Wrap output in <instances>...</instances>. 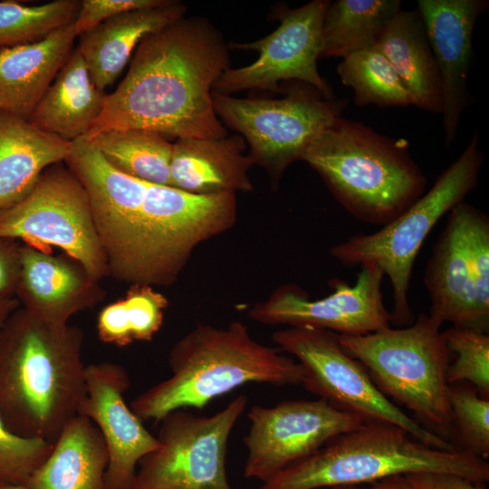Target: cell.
Listing matches in <instances>:
<instances>
[{"mask_svg": "<svg viewBox=\"0 0 489 489\" xmlns=\"http://www.w3.org/2000/svg\"><path fill=\"white\" fill-rule=\"evenodd\" d=\"M83 332L23 307L0 330V416L14 434L54 443L87 394Z\"/></svg>", "mask_w": 489, "mask_h": 489, "instance_id": "obj_3", "label": "cell"}, {"mask_svg": "<svg viewBox=\"0 0 489 489\" xmlns=\"http://www.w3.org/2000/svg\"><path fill=\"white\" fill-rule=\"evenodd\" d=\"M483 161L475 129L457 159L405 212L377 232L357 234L331 249L332 257L346 266L374 264L382 269L392 287L391 322L413 323L408 295L416 258L438 220L475 188Z\"/></svg>", "mask_w": 489, "mask_h": 489, "instance_id": "obj_8", "label": "cell"}, {"mask_svg": "<svg viewBox=\"0 0 489 489\" xmlns=\"http://www.w3.org/2000/svg\"><path fill=\"white\" fill-rule=\"evenodd\" d=\"M384 276L380 267L365 264L355 284L332 280L334 291L318 300L296 284L282 285L252 306L248 317L264 325L308 326L350 336L376 332L391 323L381 291Z\"/></svg>", "mask_w": 489, "mask_h": 489, "instance_id": "obj_15", "label": "cell"}, {"mask_svg": "<svg viewBox=\"0 0 489 489\" xmlns=\"http://www.w3.org/2000/svg\"><path fill=\"white\" fill-rule=\"evenodd\" d=\"M413 489H486L482 482H475L462 475L418 472L405 475Z\"/></svg>", "mask_w": 489, "mask_h": 489, "instance_id": "obj_36", "label": "cell"}, {"mask_svg": "<svg viewBox=\"0 0 489 489\" xmlns=\"http://www.w3.org/2000/svg\"><path fill=\"white\" fill-rule=\"evenodd\" d=\"M454 360L446 370L448 384L467 382L489 398V334L452 326L441 331Z\"/></svg>", "mask_w": 489, "mask_h": 489, "instance_id": "obj_33", "label": "cell"}, {"mask_svg": "<svg viewBox=\"0 0 489 489\" xmlns=\"http://www.w3.org/2000/svg\"><path fill=\"white\" fill-rule=\"evenodd\" d=\"M0 489H28L24 484H0Z\"/></svg>", "mask_w": 489, "mask_h": 489, "instance_id": "obj_40", "label": "cell"}, {"mask_svg": "<svg viewBox=\"0 0 489 489\" xmlns=\"http://www.w3.org/2000/svg\"><path fill=\"white\" fill-rule=\"evenodd\" d=\"M109 454L88 417L77 415L63 427L46 460L24 484L28 489H107Z\"/></svg>", "mask_w": 489, "mask_h": 489, "instance_id": "obj_25", "label": "cell"}, {"mask_svg": "<svg viewBox=\"0 0 489 489\" xmlns=\"http://www.w3.org/2000/svg\"><path fill=\"white\" fill-rule=\"evenodd\" d=\"M81 1L53 0L40 5L0 1V47L39 41L74 22Z\"/></svg>", "mask_w": 489, "mask_h": 489, "instance_id": "obj_31", "label": "cell"}, {"mask_svg": "<svg viewBox=\"0 0 489 489\" xmlns=\"http://www.w3.org/2000/svg\"><path fill=\"white\" fill-rule=\"evenodd\" d=\"M464 201L448 213L447 223L433 247L425 269L429 294V316L441 325L488 333L489 309L480 302L469 263L464 219Z\"/></svg>", "mask_w": 489, "mask_h": 489, "instance_id": "obj_18", "label": "cell"}, {"mask_svg": "<svg viewBox=\"0 0 489 489\" xmlns=\"http://www.w3.org/2000/svg\"><path fill=\"white\" fill-rule=\"evenodd\" d=\"M73 22L44 38L0 49V110L29 120L72 52Z\"/></svg>", "mask_w": 489, "mask_h": 489, "instance_id": "obj_20", "label": "cell"}, {"mask_svg": "<svg viewBox=\"0 0 489 489\" xmlns=\"http://www.w3.org/2000/svg\"><path fill=\"white\" fill-rule=\"evenodd\" d=\"M400 0H337L330 2L321 26L320 58H344L375 48Z\"/></svg>", "mask_w": 489, "mask_h": 489, "instance_id": "obj_27", "label": "cell"}, {"mask_svg": "<svg viewBox=\"0 0 489 489\" xmlns=\"http://www.w3.org/2000/svg\"><path fill=\"white\" fill-rule=\"evenodd\" d=\"M229 62L228 46L212 24L181 17L140 41L126 76L82 138L129 129L177 139L226 137L212 91Z\"/></svg>", "mask_w": 489, "mask_h": 489, "instance_id": "obj_1", "label": "cell"}, {"mask_svg": "<svg viewBox=\"0 0 489 489\" xmlns=\"http://www.w3.org/2000/svg\"><path fill=\"white\" fill-rule=\"evenodd\" d=\"M166 0H83L73 22L80 36L101 22L133 10L154 7Z\"/></svg>", "mask_w": 489, "mask_h": 489, "instance_id": "obj_35", "label": "cell"}, {"mask_svg": "<svg viewBox=\"0 0 489 489\" xmlns=\"http://www.w3.org/2000/svg\"><path fill=\"white\" fill-rule=\"evenodd\" d=\"M331 1L313 0L291 9H280L278 27L267 36L231 48L253 50L258 59L241 68H228L216 81L213 91L230 95L245 90L280 91L279 83L295 81L311 85L326 99L334 93L318 71L321 26Z\"/></svg>", "mask_w": 489, "mask_h": 489, "instance_id": "obj_13", "label": "cell"}, {"mask_svg": "<svg viewBox=\"0 0 489 489\" xmlns=\"http://www.w3.org/2000/svg\"><path fill=\"white\" fill-rule=\"evenodd\" d=\"M244 138L177 139L170 161L171 187L195 195L250 192L248 176L254 165L244 155Z\"/></svg>", "mask_w": 489, "mask_h": 489, "instance_id": "obj_21", "label": "cell"}, {"mask_svg": "<svg viewBox=\"0 0 489 489\" xmlns=\"http://www.w3.org/2000/svg\"><path fill=\"white\" fill-rule=\"evenodd\" d=\"M301 160L321 176L348 213L367 224L390 223L427 186L407 139L340 116L312 140Z\"/></svg>", "mask_w": 489, "mask_h": 489, "instance_id": "obj_5", "label": "cell"}, {"mask_svg": "<svg viewBox=\"0 0 489 489\" xmlns=\"http://www.w3.org/2000/svg\"><path fill=\"white\" fill-rule=\"evenodd\" d=\"M20 306L15 296L0 297V330L9 316Z\"/></svg>", "mask_w": 489, "mask_h": 489, "instance_id": "obj_39", "label": "cell"}, {"mask_svg": "<svg viewBox=\"0 0 489 489\" xmlns=\"http://www.w3.org/2000/svg\"><path fill=\"white\" fill-rule=\"evenodd\" d=\"M331 489H348V486H333Z\"/></svg>", "mask_w": 489, "mask_h": 489, "instance_id": "obj_41", "label": "cell"}, {"mask_svg": "<svg viewBox=\"0 0 489 489\" xmlns=\"http://www.w3.org/2000/svg\"><path fill=\"white\" fill-rule=\"evenodd\" d=\"M348 489H413L405 475H393L371 483L369 487L348 486Z\"/></svg>", "mask_w": 489, "mask_h": 489, "instance_id": "obj_38", "label": "cell"}, {"mask_svg": "<svg viewBox=\"0 0 489 489\" xmlns=\"http://www.w3.org/2000/svg\"><path fill=\"white\" fill-rule=\"evenodd\" d=\"M20 246L16 240L0 237V297L14 296L20 268Z\"/></svg>", "mask_w": 489, "mask_h": 489, "instance_id": "obj_37", "label": "cell"}, {"mask_svg": "<svg viewBox=\"0 0 489 489\" xmlns=\"http://www.w3.org/2000/svg\"><path fill=\"white\" fill-rule=\"evenodd\" d=\"M107 94L94 84L78 48L57 73L28 120L64 140L84 137L102 112Z\"/></svg>", "mask_w": 489, "mask_h": 489, "instance_id": "obj_24", "label": "cell"}, {"mask_svg": "<svg viewBox=\"0 0 489 489\" xmlns=\"http://www.w3.org/2000/svg\"><path fill=\"white\" fill-rule=\"evenodd\" d=\"M186 12L182 3L166 0L158 6L118 14L82 34L77 48L97 88L105 91L115 82L146 35L180 19Z\"/></svg>", "mask_w": 489, "mask_h": 489, "instance_id": "obj_22", "label": "cell"}, {"mask_svg": "<svg viewBox=\"0 0 489 489\" xmlns=\"http://www.w3.org/2000/svg\"><path fill=\"white\" fill-rule=\"evenodd\" d=\"M441 326L420 313L405 328L359 336L338 334V340L384 396L405 406L426 429L455 446L446 380L453 357Z\"/></svg>", "mask_w": 489, "mask_h": 489, "instance_id": "obj_7", "label": "cell"}, {"mask_svg": "<svg viewBox=\"0 0 489 489\" xmlns=\"http://www.w3.org/2000/svg\"><path fill=\"white\" fill-rule=\"evenodd\" d=\"M455 443L483 459L489 456V398L467 382L449 384Z\"/></svg>", "mask_w": 489, "mask_h": 489, "instance_id": "obj_32", "label": "cell"}, {"mask_svg": "<svg viewBox=\"0 0 489 489\" xmlns=\"http://www.w3.org/2000/svg\"><path fill=\"white\" fill-rule=\"evenodd\" d=\"M248 398L239 395L212 416L177 409L158 422L159 446L139 462L131 489H232L225 456Z\"/></svg>", "mask_w": 489, "mask_h": 489, "instance_id": "obj_12", "label": "cell"}, {"mask_svg": "<svg viewBox=\"0 0 489 489\" xmlns=\"http://www.w3.org/2000/svg\"><path fill=\"white\" fill-rule=\"evenodd\" d=\"M102 295L98 282L81 265L21 244L14 296L39 319L55 326L67 325L72 315L94 306Z\"/></svg>", "mask_w": 489, "mask_h": 489, "instance_id": "obj_19", "label": "cell"}, {"mask_svg": "<svg viewBox=\"0 0 489 489\" xmlns=\"http://www.w3.org/2000/svg\"><path fill=\"white\" fill-rule=\"evenodd\" d=\"M168 365L171 376L130 403L142 422L158 423L177 409H203L247 383L302 385L304 379L298 361L254 340L240 321L225 328L198 323L173 346Z\"/></svg>", "mask_w": 489, "mask_h": 489, "instance_id": "obj_4", "label": "cell"}, {"mask_svg": "<svg viewBox=\"0 0 489 489\" xmlns=\"http://www.w3.org/2000/svg\"><path fill=\"white\" fill-rule=\"evenodd\" d=\"M168 301L152 286L133 284L124 298L106 305L97 319V334L104 343L125 347L149 341L160 330Z\"/></svg>", "mask_w": 489, "mask_h": 489, "instance_id": "obj_29", "label": "cell"}, {"mask_svg": "<svg viewBox=\"0 0 489 489\" xmlns=\"http://www.w3.org/2000/svg\"><path fill=\"white\" fill-rule=\"evenodd\" d=\"M376 48L388 59L414 101V106L441 112L440 77L425 25L417 10H400Z\"/></svg>", "mask_w": 489, "mask_h": 489, "instance_id": "obj_26", "label": "cell"}, {"mask_svg": "<svg viewBox=\"0 0 489 489\" xmlns=\"http://www.w3.org/2000/svg\"><path fill=\"white\" fill-rule=\"evenodd\" d=\"M88 141L122 173L149 183L171 187L173 143L165 136L146 129H113Z\"/></svg>", "mask_w": 489, "mask_h": 489, "instance_id": "obj_28", "label": "cell"}, {"mask_svg": "<svg viewBox=\"0 0 489 489\" xmlns=\"http://www.w3.org/2000/svg\"><path fill=\"white\" fill-rule=\"evenodd\" d=\"M85 379L87 394L78 415L90 418L105 441L109 454L106 487L131 489L136 465L159 442L124 400L130 380L121 365L110 361L88 365Z\"/></svg>", "mask_w": 489, "mask_h": 489, "instance_id": "obj_16", "label": "cell"}, {"mask_svg": "<svg viewBox=\"0 0 489 489\" xmlns=\"http://www.w3.org/2000/svg\"><path fill=\"white\" fill-rule=\"evenodd\" d=\"M338 75L353 90L358 106L407 107L414 101L388 59L375 47L353 53L337 66Z\"/></svg>", "mask_w": 489, "mask_h": 489, "instance_id": "obj_30", "label": "cell"}, {"mask_svg": "<svg viewBox=\"0 0 489 489\" xmlns=\"http://www.w3.org/2000/svg\"><path fill=\"white\" fill-rule=\"evenodd\" d=\"M216 114L243 135L254 164L265 169L273 189L285 169L301 160L312 140L331 125L348 101L326 99L315 88L296 82L282 99H238L212 91Z\"/></svg>", "mask_w": 489, "mask_h": 489, "instance_id": "obj_9", "label": "cell"}, {"mask_svg": "<svg viewBox=\"0 0 489 489\" xmlns=\"http://www.w3.org/2000/svg\"><path fill=\"white\" fill-rule=\"evenodd\" d=\"M0 237L38 249L56 246L96 282L109 274L86 191L61 162L45 169L24 198L0 211Z\"/></svg>", "mask_w": 489, "mask_h": 489, "instance_id": "obj_11", "label": "cell"}, {"mask_svg": "<svg viewBox=\"0 0 489 489\" xmlns=\"http://www.w3.org/2000/svg\"><path fill=\"white\" fill-rule=\"evenodd\" d=\"M247 417L250 427L244 439L248 450L244 475L263 482L365 423L321 398L285 400L272 408L255 405Z\"/></svg>", "mask_w": 489, "mask_h": 489, "instance_id": "obj_14", "label": "cell"}, {"mask_svg": "<svg viewBox=\"0 0 489 489\" xmlns=\"http://www.w3.org/2000/svg\"><path fill=\"white\" fill-rule=\"evenodd\" d=\"M487 0H418L419 12L438 70L446 146L455 140L468 103L467 77L475 22Z\"/></svg>", "mask_w": 489, "mask_h": 489, "instance_id": "obj_17", "label": "cell"}, {"mask_svg": "<svg viewBox=\"0 0 489 489\" xmlns=\"http://www.w3.org/2000/svg\"><path fill=\"white\" fill-rule=\"evenodd\" d=\"M70 144L0 110V211L24 198L45 169L64 161Z\"/></svg>", "mask_w": 489, "mask_h": 489, "instance_id": "obj_23", "label": "cell"}, {"mask_svg": "<svg viewBox=\"0 0 489 489\" xmlns=\"http://www.w3.org/2000/svg\"><path fill=\"white\" fill-rule=\"evenodd\" d=\"M92 218L109 273L153 287L176 282L199 244L230 229L237 203L233 193L195 195L139 181Z\"/></svg>", "mask_w": 489, "mask_h": 489, "instance_id": "obj_2", "label": "cell"}, {"mask_svg": "<svg viewBox=\"0 0 489 489\" xmlns=\"http://www.w3.org/2000/svg\"><path fill=\"white\" fill-rule=\"evenodd\" d=\"M53 444L13 433L0 416V484L24 485L51 454Z\"/></svg>", "mask_w": 489, "mask_h": 489, "instance_id": "obj_34", "label": "cell"}, {"mask_svg": "<svg viewBox=\"0 0 489 489\" xmlns=\"http://www.w3.org/2000/svg\"><path fill=\"white\" fill-rule=\"evenodd\" d=\"M273 341L295 356L304 370L302 385L311 393L364 422L396 425L434 448L460 450L421 426L384 396L360 361L340 345L338 334L313 327L276 331Z\"/></svg>", "mask_w": 489, "mask_h": 489, "instance_id": "obj_10", "label": "cell"}, {"mask_svg": "<svg viewBox=\"0 0 489 489\" xmlns=\"http://www.w3.org/2000/svg\"><path fill=\"white\" fill-rule=\"evenodd\" d=\"M418 472L454 474L482 483L489 480L485 459L464 450L434 448L396 425L365 422L263 482L260 489L357 486Z\"/></svg>", "mask_w": 489, "mask_h": 489, "instance_id": "obj_6", "label": "cell"}]
</instances>
